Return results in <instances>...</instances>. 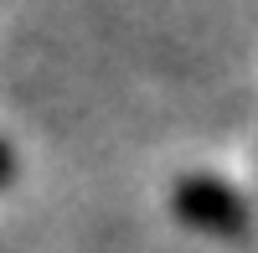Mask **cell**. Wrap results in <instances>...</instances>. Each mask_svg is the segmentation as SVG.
Segmentation results:
<instances>
[{"label":"cell","mask_w":258,"mask_h":253,"mask_svg":"<svg viewBox=\"0 0 258 253\" xmlns=\"http://www.w3.org/2000/svg\"><path fill=\"white\" fill-rule=\"evenodd\" d=\"M170 212H176L186 227L212 233V238H227V243H248L253 238L248 202L232 192L227 181H217V176H181L176 192H170Z\"/></svg>","instance_id":"obj_1"},{"label":"cell","mask_w":258,"mask_h":253,"mask_svg":"<svg viewBox=\"0 0 258 253\" xmlns=\"http://www.w3.org/2000/svg\"><path fill=\"white\" fill-rule=\"evenodd\" d=\"M11 176H16V150H11L6 140H0V186H6Z\"/></svg>","instance_id":"obj_2"}]
</instances>
